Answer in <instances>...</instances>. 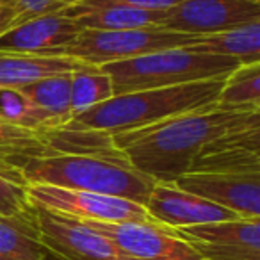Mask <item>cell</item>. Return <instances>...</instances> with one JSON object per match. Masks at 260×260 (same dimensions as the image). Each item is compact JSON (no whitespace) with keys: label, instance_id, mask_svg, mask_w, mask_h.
I'll return each mask as SVG.
<instances>
[{"label":"cell","instance_id":"1","mask_svg":"<svg viewBox=\"0 0 260 260\" xmlns=\"http://www.w3.org/2000/svg\"><path fill=\"white\" fill-rule=\"evenodd\" d=\"M253 123H260V109L224 107L216 102L111 139L136 170L155 182H175L187 173L198 152L212 139Z\"/></svg>","mask_w":260,"mask_h":260},{"label":"cell","instance_id":"2","mask_svg":"<svg viewBox=\"0 0 260 260\" xmlns=\"http://www.w3.org/2000/svg\"><path fill=\"white\" fill-rule=\"evenodd\" d=\"M224 79L226 77H216L180 86L114 94L109 100L75 114L62 128L102 132L107 136L145 128L162 119L216 104Z\"/></svg>","mask_w":260,"mask_h":260},{"label":"cell","instance_id":"3","mask_svg":"<svg viewBox=\"0 0 260 260\" xmlns=\"http://www.w3.org/2000/svg\"><path fill=\"white\" fill-rule=\"evenodd\" d=\"M27 184L98 192L145 205L153 180L136 170L116 146L98 152H64L30 160L23 170Z\"/></svg>","mask_w":260,"mask_h":260},{"label":"cell","instance_id":"4","mask_svg":"<svg viewBox=\"0 0 260 260\" xmlns=\"http://www.w3.org/2000/svg\"><path fill=\"white\" fill-rule=\"evenodd\" d=\"M239 64L234 57L200 52L187 45L107 62L98 68L111 77L114 94H121L226 77Z\"/></svg>","mask_w":260,"mask_h":260},{"label":"cell","instance_id":"5","mask_svg":"<svg viewBox=\"0 0 260 260\" xmlns=\"http://www.w3.org/2000/svg\"><path fill=\"white\" fill-rule=\"evenodd\" d=\"M200 36L177 32L162 27H139L123 30L82 29L70 45L43 55H61L82 61L91 66L125 61L150 52L194 45Z\"/></svg>","mask_w":260,"mask_h":260},{"label":"cell","instance_id":"6","mask_svg":"<svg viewBox=\"0 0 260 260\" xmlns=\"http://www.w3.org/2000/svg\"><path fill=\"white\" fill-rule=\"evenodd\" d=\"M25 189L30 205L77 221H152L145 205L119 196L55 187L48 184H27Z\"/></svg>","mask_w":260,"mask_h":260},{"label":"cell","instance_id":"7","mask_svg":"<svg viewBox=\"0 0 260 260\" xmlns=\"http://www.w3.org/2000/svg\"><path fill=\"white\" fill-rule=\"evenodd\" d=\"M41 242L57 260H138L82 221L34 207Z\"/></svg>","mask_w":260,"mask_h":260},{"label":"cell","instance_id":"8","mask_svg":"<svg viewBox=\"0 0 260 260\" xmlns=\"http://www.w3.org/2000/svg\"><path fill=\"white\" fill-rule=\"evenodd\" d=\"M138 260H203L171 228L153 221H82Z\"/></svg>","mask_w":260,"mask_h":260},{"label":"cell","instance_id":"9","mask_svg":"<svg viewBox=\"0 0 260 260\" xmlns=\"http://www.w3.org/2000/svg\"><path fill=\"white\" fill-rule=\"evenodd\" d=\"M203 260H260V219H228L173 230Z\"/></svg>","mask_w":260,"mask_h":260},{"label":"cell","instance_id":"10","mask_svg":"<svg viewBox=\"0 0 260 260\" xmlns=\"http://www.w3.org/2000/svg\"><path fill=\"white\" fill-rule=\"evenodd\" d=\"M256 20L260 0H182L164 9L159 27L202 36Z\"/></svg>","mask_w":260,"mask_h":260},{"label":"cell","instance_id":"11","mask_svg":"<svg viewBox=\"0 0 260 260\" xmlns=\"http://www.w3.org/2000/svg\"><path fill=\"white\" fill-rule=\"evenodd\" d=\"M173 184L241 217L260 219V173H185Z\"/></svg>","mask_w":260,"mask_h":260},{"label":"cell","instance_id":"12","mask_svg":"<svg viewBox=\"0 0 260 260\" xmlns=\"http://www.w3.org/2000/svg\"><path fill=\"white\" fill-rule=\"evenodd\" d=\"M145 209L152 221L171 230L241 217L224 207L177 187L173 182H155L145 202Z\"/></svg>","mask_w":260,"mask_h":260},{"label":"cell","instance_id":"13","mask_svg":"<svg viewBox=\"0 0 260 260\" xmlns=\"http://www.w3.org/2000/svg\"><path fill=\"white\" fill-rule=\"evenodd\" d=\"M187 173H260V123L212 139L198 152Z\"/></svg>","mask_w":260,"mask_h":260},{"label":"cell","instance_id":"14","mask_svg":"<svg viewBox=\"0 0 260 260\" xmlns=\"http://www.w3.org/2000/svg\"><path fill=\"white\" fill-rule=\"evenodd\" d=\"M79 23L64 13L25 20L0 36V52L48 54L70 45L80 32Z\"/></svg>","mask_w":260,"mask_h":260},{"label":"cell","instance_id":"15","mask_svg":"<svg viewBox=\"0 0 260 260\" xmlns=\"http://www.w3.org/2000/svg\"><path fill=\"white\" fill-rule=\"evenodd\" d=\"M79 23L80 29L123 30L139 27H159L162 11L132 8L114 0H80L62 11Z\"/></svg>","mask_w":260,"mask_h":260},{"label":"cell","instance_id":"16","mask_svg":"<svg viewBox=\"0 0 260 260\" xmlns=\"http://www.w3.org/2000/svg\"><path fill=\"white\" fill-rule=\"evenodd\" d=\"M54 153L48 134H38L0 118V177L25 185L23 170L27 164Z\"/></svg>","mask_w":260,"mask_h":260},{"label":"cell","instance_id":"17","mask_svg":"<svg viewBox=\"0 0 260 260\" xmlns=\"http://www.w3.org/2000/svg\"><path fill=\"white\" fill-rule=\"evenodd\" d=\"M84 66L86 62L61 55L0 52V87H22L47 77L73 73Z\"/></svg>","mask_w":260,"mask_h":260},{"label":"cell","instance_id":"18","mask_svg":"<svg viewBox=\"0 0 260 260\" xmlns=\"http://www.w3.org/2000/svg\"><path fill=\"white\" fill-rule=\"evenodd\" d=\"M0 256L6 260H48L41 242L34 205L13 216H0Z\"/></svg>","mask_w":260,"mask_h":260},{"label":"cell","instance_id":"19","mask_svg":"<svg viewBox=\"0 0 260 260\" xmlns=\"http://www.w3.org/2000/svg\"><path fill=\"white\" fill-rule=\"evenodd\" d=\"M192 48L237 59L241 64L260 62V20L219 32L202 34Z\"/></svg>","mask_w":260,"mask_h":260},{"label":"cell","instance_id":"20","mask_svg":"<svg viewBox=\"0 0 260 260\" xmlns=\"http://www.w3.org/2000/svg\"><path fill=\"white\" fill-rule=\"evenodd\" d=\"M70 84L72 73L47 77L27 86L16 87L34 107L43 112L55 130L62 128L72 119V105H70Z\"/></svg>","mask_w":260,"mask_h":260},{"label":"cell","instance_id":"21","mask_svg":"<svg viewBox=\"0 0 260 260\" xmlns=\"http://www.w3.org/2000/svg\"><path fill=\"white\" fill-rule=\"evenodd\" d=\"M114 96L111 77L102 72L98 66H84L72 73L70 84V105H72V118L86 109Z\"/></svg>","mask_w":260,"mask_h":260},{"label":"cell","instance_id":"22","mask_svg":"<svg viewBox=\"0 0 260 260\" xmlns=\"http://www.w3.org/2000/svg\"><path fill=\"white\" fill-rule=\"evenodd\" d=\"M217 104L224 107L260 109V62L239 64L228 73Z\"/></svg>","mask_w":260,"mask_h":260},{"label":"cell","instance_id":"23","mask_svg":"<svg viewBox=\"0 0 260 260\" xmlns=\"http://www.w3.org/2000/svg\"><path fill=\"white\" fill-rule=\"evenodd\" d=\"M30 207L25 185L0 177V216H13Z\"/></svg>","mask_w":260,"mask_h":260},{"label":"cell","instance_id":"24","mask_svg":"<svg viewBox=\"0 0 260 260\" xmlns=\"http://www.w3.org/2000/svg\"><path fill=\"white\" fill-rule=\"evenodd\" d=\"M114 2L132 6V8H139V9H148V11H164V9H170L173 6H177L182 0H114Z\"/></svg>","mask_w":260,"mask_h":260},{"label":"cell","instance_id":"25","mask_svg":"<svg viewBox=\"0 0 260 260\" xmlns=\"http://www.w3.org/2000/svg\"><path fill=\"white\" fill-rule=\"evenodd\" d=\"M13 22H15V13L0 0V36H2L8 29H11Z\"/></svg>","mask_w":260,"mask_h":260},{"label":"cell","instance_id":"26","mask_svg":"<svg viewBox=\"0 0 260 260\" xmlns=\"http://www.w3.org/2000/svg\"><path fill=\"white\" fill-rule=\"evenodd\" d=\"M0 260H6V258H2V256H0Z\"/></svg>","mask_w":260,"mask_h":260}]
</instances>
